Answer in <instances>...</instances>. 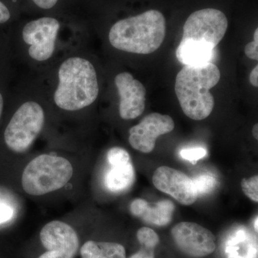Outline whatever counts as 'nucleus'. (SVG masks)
Instances as JSON below:
<instances>
[{"label": "nucleus", "instance_id": "1", "mask_svg": "<svg viewBox=\"0 0 258 258\" xmlns=\"http://www.w3.org/2000/svg\"><path fill=\"white\" fill-rule=\"evenodd\" d=\"M165 33L164 15L151 10L116 22L110 30L108 39L117 50L147 55L160 47Z\"/></svg>", "mask_w": 258, "mask_h": 258}, {"label": "nucleus", "instance_id": "20", "mask_svg": "<svg viewBox=\"0 0 258 258\" xmlns=\"http://www.w3.org/2000/svg\"><path fill=\"white\" fill-rule=\"evenodd\" d=\"M107 159L111 166L125 164L131 161L128 152L120 147L111 148L107 153Z\"/></svg>", "mask_w": 258, "mask_h": 258}, {"label": "nucleus", "instance_id": "10", "mask_svg": "<svg viewBox=\"0 0 258 258\" xmlns=\"http://www.w3.org/2000/svg\"><path fill=\"white\" fill-rule=\"evenodd\" d=\"M152 180L157 189L168 194L182 205H192L198 198L192 179L181 171L160 166L154 173Z\"/></svg>", "mask_w": 258, "mask_h": 258}, {"label": "nucleus", "instance_id": "4", "mask_svg": "<svg viewBox=\"0 0 258 258\" xmlns=\"http://www.w3.org/2000/svg\"><path fill=\"white\" fill-rule=\"evenodd\" d=\"M74 174V168L68 159L50 154H42L25 167L22 185L25 192L40 196L66 186Z\"/></svg>", "mask_w": 258, "mask_h": 258}, {"label": "nucleus", "instance_id": "26", "mask_svg": "<svg viewBox=\"0 0 258 258\" xmlns=\"http://www.w3.org/2000/svg\"><path fill=\"white\" fill-rule=\"evenodd\" d=\"M147 202L142 199H136L130 205L131 212L137 217H140L147 205Z\"/></svg>", "mask_w": 258, "mask_h": 258}, {"label": "nucleus", "instance_id": "5", "mask_svg": "<svg viewBox=\"0 0 258 258\" xmlns=\"http://www.w3.org/2000/svg\"><path fill=\"white\" fill-rule=\"evenodd\" d=\"M44 123L45 113L42 106L34 101L24 103L5 129V144L13 152H25L41 132Z\"/></svg>", "mask_w": 258, "mask_h": 258}, {"label": "nucleus", "instance_id": "34", "mask_svg": "<svg viewBox=\"0 0 258 258\" xmlns=\"http://www.w3.org/2000/svg\"><path fill=\"white\" fill-rule=\"evenodd\" d=\"M257 221H258V219H257V217H256L255 222H254V229H255L256 232H257Z\"/></svg>", "mask_w": 258, "mask_h": 258}, {"label": "nucleus", "instance_id": "22", "mask_svg": "<svg viewBox=\"0 0 258 258\" xmlns=\"http://www.w3.org/2000/svg\"><path fill=\"white\" fill-rule=\"evenodd\" d=\"M207 150L203 147H194L184 149L180 152V156L185 160L195 164L200 159L206 157Z\"/></svg>", "mask_w": 258, "mask_h": 258}, {"label": "nucleus", "instance_id": "16", "mask_svg": "<svg viewBox=\"0 0 258 258\" xmlns=\"http://www.w3.org/2000/svg\"><path fill=\"white\" fill-rule=\"evenodd\" d=\"M243 232L232 238L226 246V253L228 258H255L257 257V244H250Z\"/></svg>", "mask_w": 258, "mask_h": 258}, {"label": "nucleus", "instance_id": "14", "mask_svg": "<svg viewBox=\"0 0 258 258\" xmlns=\"http://www.w3.org/2000/svg\"><path fill=\"white\" fill-rule=\"evenodd\" d=\"M111 166L105 176L107 189L113 192H121L128 189L135 179V171L132 162Z\"/></svg>", "mask_w": 258, "mask_h": 258}, {"label": "nucleus", "instance_id": "7", "mask_svg": "<svg viewBox=\"0 0 258 258\" xmlns=\"http://www.w3.org/2000/svg\"><path fill=\"white\" fill-rule=\"evenodd\" d=\"M60 30L58 20L44 17L29 22L23 30V38L30 45L29 55L42 62L50 59L55 51V41Z\"/></svg>", "mask_w": 258, "mask_h": 258}, {"label": "nucleus", "instance_id": "19", "mask_svg": "<svg viewBox=\"0 0 258 258\" xmlns=\"http://www.w3.org/2000/svg\"><path fill=\"white\" fill-rule=\"evenodd\" d=\"M137 238L144 247L153 249L159 242V236L152 229L149 227H142L137 232Z\"/></svg>", "mask_w": 258, "mask_h": 258}, {"label": "nucleus", "instance_id": "2", "mask_svg": "<svg viewBox=\"0 0 258 258\" xmlns=\"http://www.w3.org/2000/svg\"><path fill=\"white\" fill-rule=\"evenodd\" d=\"M221 78L220 69L210 62L204 66H185L178 73L175 93L180 106L191 119L201 120L211 114L215 98L210 93Z\"/></svg>", "mask_w": 258, "mask_h": 258}, {"label": "nucleus", "instance_id": "31", "mask_svg": "<svg viewBox=\"0 0 258 258\" xmlns=\"http://www.w3.org/2000/svg\"><path fill=\"white\" fill-rule=\"evenodd\" d=\"M249 83L254 86V87H257L258 86V66H255L252 71H251L250 74H249Z\"/></svg>", "mask_w": 258, "mask_h": 258}, {"label": "nucleus", "instance_id": "12", "mask_svg": "<svg viewBox=\"0 0 258 258\" xmlns=\"http://www.w3.org/2000/svg\"><path fill=\"white\" fill-rule=\"evenodd\" d=\"M42 245L49 251H57L75 256L79 247L77 233L68 224L52 221L44 226L40 232Z\"/></svg>", "mask_w": 258, "mask_h": 258}, {"label": "nucleus", "instance_id": "17", "mask_svg": "<svg viewBox=\"0 0 258 258\" xmlns=\"http://www.w3.org/2000/svg\"><path fill=\"white\" fill-rule=\"evenodd\" d=\"M198 196L206 195L213 191L217 184V179L210 174H203L192 179Z\"/></svg>", "mask_w": 258, "mask_h": 258}, {"label": "nucleus", "instance_id": "13", "mask_svg": "<svg viewBox=\"0 0 258 258\" xmlns=\"http://www.w3.org/2000/svg\"><path fill=\"white\" fill-rule=\"evenodd\" d=\"M214 50L215 48L204 42L181 40L176 48V56L184 66H204L211 62L215 55Z\"/></svg>", "mask_w": 258, "mask_h": 258}, {"label": "nucleus", "instance_id": "28", "mask_svg": "<svg viewBox=\"0 0 258 258\" xmlns=\"http://www.w3.org/2000/svg\"><path fill=\"white\" fill-rule=\"evenodd\" d=\"M74 256L69 254L64 253V252H57V251L47 250L45 253L40 255L39 258H73Z\"/></svg>", "mask_w": 258, "mask_h": 258}, {"label": "nucleus", "instance_id": "8", "mask_svg": "<svg viewBox=\"0 0 258 258\" xmlns=\"http://www.w3.org/2000/svg\"><path fill=\"white\" fill-rule=\"evenodd\" d=\"M171 235L178 247L192 257H205L216 248L213 234L195 222H180L172 229Z\"/></svg>", "mask_w": 258, "mask_h": 258}, {"label": "nucleus", "instance_id": "9", "mask_svg": "<svg viewBox=\"0 0 258 258\" xmlns=\"http://www.w3.org/2000/svg\"><path fill=\"white\" fill-rule=\"evenodd\" d=\"M174 120L168 115L150 113L144 117L139 124L129 130L128 142L136 150L150 153L154 150L158 137L174 130Z\"/></svg>", "mask_w": 258, "mask_h": 258}, {"label": "nucleus", "instance_id": "27", "mask_svg": "<svg viewBox=\"0 0 258 258\" xmlns=\"http://www.w3.org/2000/svg\"><path fill=\"white\" fill-rule=\"evenodd\" d=\"M40 8L44 10H49L53 8L57 4L58 0H32Z\"/></svg>", "mask_w": 258, "mask_h": 258}, {"label": "nucleus", "instance_id": "25", "mask_svg": "<svg viewBox=\"0 0 258 258\" xmlns=\"http://www.w3.org/2000/svg\"><path fill=\"white\" fill-rule=\"evenodd\" d=\"M14 210L8 203L0 202V223L9 221L13 218Z\"/></svg>", "mask_w": 258, "mask_h": 258}, {"label": "nucleus", "instance_id": "23", "mask_svg": "<svg viewBox=\"0 0 258 258\" xmlns=\"http://www.w3.org/2000/svg\"><path fill=\"white\" fill-rule=\"evenodd\" d=\"M82 258H103L101 248L98 242L94 241H88L83 244L81 249Z\"/></svg>", "mask_w": 258, "mask_h": 258}, {"label": "nucleus", "instance_id": "15", "mask_svg": "<svg viewBox=\"0 0 258 258\" xmlns=\"http://www.w3.org/2000/svg\"><path fill=\"white\" fill-rule=\"evenodd\" d=\"M174 211V204L169 200H163L157 203H147L139 217L148 223L164 226L171 222Z\"/></svg>", "mask_w": 258, "mask_h": 258}, {"label": "nucleus", "instance_id": "6", "mask_svg": "<svg viewBox=\"0 0 258 258\" xmlns=\"http://www.w3.org/2000/svg\"><path fill=\"white\" fill-rule=\"evenodd\" d=\"M227 27V17L220 10H198L185 22L181 40L204 42L215 48L225 36Z\"/></svg>", "mask_w": 258, "mask_h": 258}, {"label": "nucleus", "instance_id": "21", "mask_svg": "<svg viewBox=\"0 0 258 258\" xmlns=\"http://www.w3.org/2000/svg\"><path fill=\"white\" fill-rule=\"evenodd\" d=\"M242 189L247 198L252 201L258 202V176H253L249 179H243L241 183Z\"/></svg>", "mask_w": 258, "mask_h": 258}, {"label": "nucleus", "instance_id": "3", "mask_svg": "<svg viewBox=\"0 0 258 258\" xmlns=\"http://www.w3.org/2000/svg\"><path fill=\"white\" fill-rule=\"evenodd\" d=\"M99 93L96 69L81 57L68 58L60 64L54 101L64 111H79L93 104Z\"/></svg>", "mask_w": 258, "mask_h": 258}, {"label": "nucleus", "instance_id": "32", "mask_svg": "<svg viewBox=\"0 0 258 258\" xmlns=\"http://www.w3.org/2000/svg\"><path fill=\"white\" fill-rule=\"evenodd\" d=\"M252 135H253L254 138L257 140L258 139V125L255 124L252 128Z\"/></svg>", "mask_w": 258, "mask_h": 258}, {"label": "nucleus", "instance_id": "33", "mask_svg": "<svg viewBox=\"0 0 258 258\" xmlns=\"http://www.w3.org/2000/svg\"><path fill=\"white\" fill-rule=\"evenodd\" d=\"M3 106H4V101H3V97L0 93V118L2 116V113H3Z\"/></svg>", "mask_w": 258, "mask_h": 258}, {"label": "nucleus", "instance_id": "30", "mask_svg": "<svg viewBox=\"0 0 258 258\" xmlns=\"http://www.w3.org/2000/svg\"><path fill=\"white\" fill-rule=\"evenodd\" d=\"M130 258H154L152 249L145 248L142 249L137 253L133 254Z\"/></svg>", "mask_w": 258, "mask_h": 258}, {"label": "nucleus", "instance_id": "18", "mask_svg": "<svg viewBox=\"0 0 258 258\" xmlns=\"http://www.w3.org/2000/svg\"><path fill=\"white\" fill-rule=\"evenodd\" d=\"M103 258H125L124 247L115 242H98Z\"/></svg>", "mask_w": 258, "mask_h": 258}, {"label": "nucleus", "instance_id": "11", "mask_svg": "<svg viewBox=\"0 0 258 258\" xmlns=\"http://www.w3.org/2000/svg\"><path fill=\"white\" fill-rule=\"evenodd\" d=\"M115 85L120 96V117L132 120L142 115L145 109L147 95L144 85L128 72L117 75Z\"/></svg>", "mask_w": 258, "mask_h": 258}, {"label": "nucleus", "instance_id": "24", "mask_svg": "<svg viewBox=\"0 0 258 258\" xmlns=\"http://www.w3.org/2000/svg\"><path fill=\"white\" fill-rule=\"evenodd\" d=\"M244 53L252 60H258V29H256L254 33V40L249 42L244 47Z\"/></svg>", "mask_w": 258, "mask_h": 258}, {"label": "nucleus", "instance_id": "29", "mask_svg": "<svg viewBox=\"0 0 258 258\" xmlns=\"http://www.w3.org/2000/svg\"><path fill=\"white\" fill-rule=\"evenodd\" d=\"M11 15L8 8L0 2V24L7 23L10 20Z\"/></svg>", "mask_w": 258, "mask_h": 258}]
</instances>
